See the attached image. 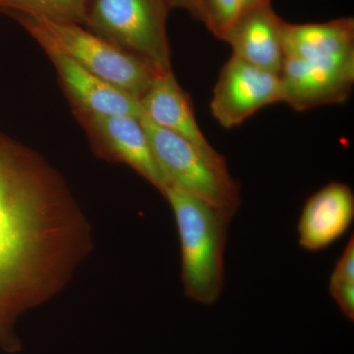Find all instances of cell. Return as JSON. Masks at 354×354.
I'll return each instance as SVG.
<instances>
[{"label":"cell","mask_w":354,"mask_h":354,"mask_svg":"<svg viewBox=\"0 0 354 354\" xmlns=\"http://www.w3.org/2000/svg\"><path fill=\"white\" fill-rule=\"evenodd\" d=\"M43 176L0 135V346L17 348L11 325L50 239L53 198Z\"/></svg>","instance_id":"cell-1"},{"label":"cell","mask_w":354,"mask_h":354,"mask_svg":"<svg viewBox=\"0 0 354 354\" xmlns=\"http://www.w3.org/2000/svg\"><path fill=\"white\" fill-rule=\"evenodd\" d=\"M283 102L297 111L342 104L354 83V21L283 25Z\"/></svg>","instance_id":"cell-2"},{"label":"cell","mask_w":354,"mask_h":354,"mask_svg":"<svg viewBox=\"0 0 354 354\" xmlns=\"http://www.w3.org/2000/svg\"><path fill=\"white\" fill-rule=\"evenodd\" d=\"M164 195L174 209L180 237L186 295L199 304H215L223 288V253L232 218L174 186L167 185Z\"/></svg>","instance_id":"cell-3"},{"label":"cell","mask_w":354,"mask_h":354,"mask_svg":"<svg viewBox=\"0 0 354 354\" xmlns=\"http://www.w3.org/2000/svg\"><path fill=\"white\" fill-rule=\"evenodd\" d=\"M43 48L59 51L94 75L137 99L146 94L158 72L143 58L80 24L10 13Z\"/></svg>","instance_id":"cell-4"},{"label":"cell","mask_w":354,"mask_h":354,"mask_svg":"<svg viewBox=\"0 0 354 354\" xmlns=\"http://www.w3.org/2000/svg\"><path fill=\"white\" fill-rule=\"evenodd\" d=\"M141 120L167 186L200 198L232 218L241 206V191L227 167L212 162L189 142L145 116Z\"/></svg>","instance_id":"cell-5"},{"label":"cell","mask_w":354,"mask_h":354,"mask_svg":"<svg viewBox=\"0 0 354 354\" xmlns=\"http://www.w3.org/2000/svg\"><path fill=\"white\" fill-rule=\"evenodd\" d=\"M169 9L165 0H90L85 24L162 73L171 70Z\"/></svg>","instance_id":"cell-6"},{"label":"cell","mask_w":354,"mask_h":354,"mask_svg":"<svg viewBox=\"0 0 354 354\" xmlns=\"http://www.w3.org/2000/svg\"><path fill=\"white\" fill-rule=\"evenodd\" d=\"M283 102L279 74L234 57L223 65L214 90L211 111L221 127L241 125L259 109Z\"/></svg>","instance_id":"cell-7"},{"label":"cell","mask_w":354,"mask_h":354,"mask_svg":"<svg viewBox=\"0 0 354 354\" xmlns=\"http://www.w3.org/2000/svg\"><path fill=\"white\" fill-rule=\"evenodd\" d=\"M140 102L144 116L153 124L185 139L215 164L227 167L225 158L203 135L191 102L171 70L157 74Z\"/></svg>","instance_id":"cell-8"},{"label":"cell","mask_w":354,"mask_h":354,"mask_svg":"<svg viewBox=\"0 0 354 354\" xmlns=\"http://www.w3.org/2000/svg\"><path fill=\"white\" fill-rule=\"evenodd\" d=\"M354 218V195L346 184L330 183L305 203L299 223V245L323 250L348 232Z\"/></svg>","instance_id":"cell-9"},{"label":"cell","mask_w":354,"mask_h":354,"mask_svg":"<svg viewBox=\"0 0 354 354\" xmlns=\"http://www.w3.org/2000/svg\"><path fill=\"white\" fill-rule=\"evenodd\" d=\"M272 2L247 9L225 41L232 55L247 64L279 74L283 62V25Z\"/></svg>","instance_id":"cell-10"},{"label":"cell","mask_w":354,"mask_h":354,"mask_svg":"<svg viewBox=\"0 0 354 354\" xmlns=\"http://www.w3.org/2000/svg\"><path fill=\"white\" fill-rule=\"evenodd\" d=\"M74 101L87 115H144L141 102L127 91L94 75L59 51L44 48Z\"/></svg>","instance_id":"cell-11"},{"label":"cell","mask_w":354,"mask_h":354,"mask_svg":"<svg viewBox=\"0 0 354 354\" xmlns=\"http://www.w3.org/2000/svg\"><path fill=\"white\" fill-rule=\"evenodd\" d=\"M95 132L116 157L164 193L167 183L158 169L141 118L129 115H87Z\"/></svg>","instance_id":"cell-12"},{"label":"cell","mask_w":354,"mask_h":354,"mask_svg":"<svg viewBox=\"0 0 354 354\" xmlns=\"http://www.w3.org/2000/svg\"><path fill=\"white\" fill-rule=\"evenodd\" d=\"M90 0H0L7 13L25 14L59 22L85 24Z\"/></svg>","instance_id":"cell-13"},{"label":"cell","mask_w":354,"mask_h":354,"mask_svg":"<svg viewBox=\"0 0 354 354\" xmlns=\"http://www.w3.org/2000/svg\"><path fill=\"white\" fill-rule=\"evenodd\" d=\"M330 293L348 320L354 319V237L351 235L344 254L330 277Z\"/></svg>","instance_id":"cell-14"},{"label":"cell","mask_w":354,"mask_h":354,"mask_svg":"<svg viewBox=\"0 0 354 354\" xmlns=\"http://www.w3.org/2000/svg\"><path fill=\"white\" fill-rule=\"evenodd\" d=\"M243 13V0H202L199 19L216 38L225 41Z\"/></svg>","instance_id":"cell-15"},{"label":"cell","mask_w":354,"mask_h":354,"mask_svg":"<svg viewBox=\"0 0 354 354\" xmlns=\"http://www.w3.org/2000/svg\"><path fill=\"white\" fill-rule=\"evenodd\" d=\"M169 8H183L199 18L202 0H165Z\"/></svg>","instance_id":"cell-16"},{"label":"cell","mask_w":354,"mask_h":354,"mask_svg":"<svg viewBox=\"0 0 354 354\" xmlns=\"http://www.w3.org/2000/svg\"><path fill=\"white\" fill-rule=\"evenodd\" d=\"M269 1H271V0H243V12L247 9L252 8V7L258 6L260 4Z\"/></svg>","instance_id":"cell-17"}]
</instances>
